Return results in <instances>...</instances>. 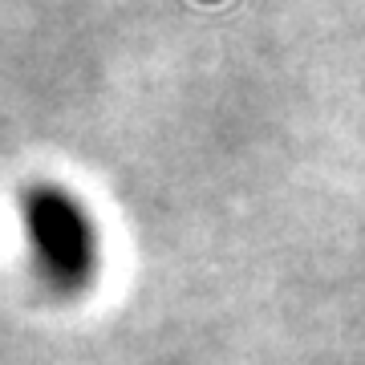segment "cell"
Segmentation results:
<instances>
[{
  "instance_id": "cell-1",
  "label": "cell",
  "mask_w": 365,
  "mask_h": 365,
  "mask_svg": "<svg viewBox=\"0 0 365 365\" xmlns=\"http://www.w3.org/2000/svg\"><path fill=\"white\" fill-rule=\"evenodd\" d=\"M25 223L29 240L37 248V260L49 280L61 288H78L93 272V232L86 211L69 195L37 187L25 195Z\"/></svg>"
}]
</instances>
